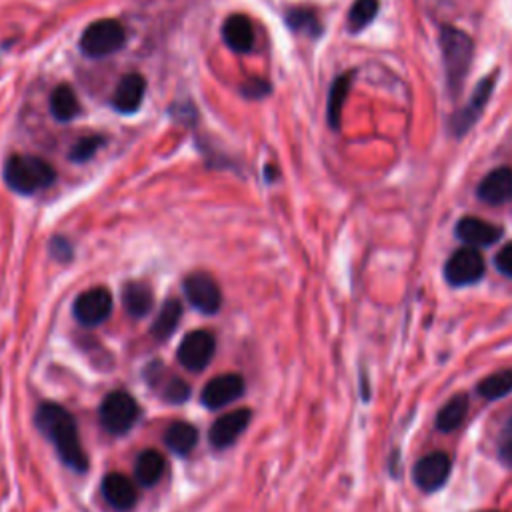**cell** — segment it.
I'll return each instance as SVG.
<instances>
[{"instance_id":"cell-1","label":"cell","mask_w":512,"mask_h":512,"mask_svg":"<svg viewBox=\"0 0 512 512\" xmlns=\"http://www.w3.org/2000/svg\"><path fill=\"white\" fill-rule=\"evenodd\" d=\"M38 430L54 444L60 460L74 472L88 470V456L82 448L74 416L60 404L42 402L36 408Z\"/></svg>"},{"instance_id":"cell-2","label":"cell","mask_w":512,"mask_h":512,"mask_svg":"<svg viewBox=\"0 0 512 512\" xmlns=\"http://www.w3.org/2000/svg\"><path fill=\"white\" fill-rule=\"evenodd\" d=\"M440 48H442L446 80H448L450 92L456 96L462 82L466 80L472 54H474V44L466 32L450 24H444L440 30Z\"/></svg>"},{"instance_id":"cell-3","label":"cell","mask_w":512,"mask_h":512,"mask_svg":"<svg viewBox=\"0 0 512 512\" xmlns=\"http://www.w3.org/2000/svg\"><path fill=\"white\" fill-rule=\"evenodd\" d=\"M56 178L54 168L38 156L14 154L4 164V182L18 194H34L50 186Z\"/></svg>"},{"instance_id":"cell-4","label":"cell","mask_w":512,"mask_h":512,"mask_svg":"<svg viewBox=\"0 0 512 512\" xmlns=\"http://www.w3.org/2000/svg\"><path fill=\"white\" fill-rule=\"evenodd\" d=\"M138 416L140 406L126 390L108 392L100 404V422L114 436L126 434L138 422Z\"/></svg>"},{"instance_id":"cell-5","label":"cell","mask_w":512,"mask_h":512,"mask_svg":"<svg viewBox=\"0 0 512 512\" xmlns=\"http://www.w3.org/2000/svg\"><path fill=\"white\" fill-rule=\"evenodd\" d=\"M126 42V30L118 20L104 18L92 22L80 36V50L90 58H104L120 50Z\"/></svg>"},{"instance_id":"cell-6","label":"cell","mask_w":512,"mask_h":512,"mask_svg":"<svg viewBox=\"0 0 512 512\" xmlns=\"http://www.w3.org/2000/svg\"><path fill=\"white\" fill-rule=\"evenodd\" d=\"M486 264L476 248L464 246L450 254L444 266V278L450 286H468L484 276Z\"/></svg>"},{"instance_id":"cell-7","label":"cell","mask_w":512,"mask_h":512,"mask_svg":"<svg viewBox=\"0 0 512 512\" xmlns=\"http://www.w3.org/2000/svg\"><path fill=\"white\" fill-rule=\"evenodd\" d=\"M186 300L202 314H216L222 306V290L208 272H192L182 282Z\"/></svg>"},{"instance_id":"cell-8","label":"cell","mask_w":512,"mask_h":512,"mask_svg":"<svg viewBox=\"0 0 512 512\" xmlns=\"http://www.w3.org/2000/svg\"><path fill=\"white\" fill-rule=\"evenodd\" d=\"M112 308H114V300L110 290L104 286H96L78 294V298L72 304V314L82 326L90 328L106 322L108 316L112 314Z\"/></svg>"},{"instance_id":"cell-9","label":"cell","mask_w":512,"mask_h":512,"mask_svg":"<svg viewBox=\"0 0 512 512\" xmlns=\"http://www.w3.org/2000/svg\"><path fill=\"white\" fill-rule=\"evenodd\" d=\"M214 350H216V340L208 330H192L178 344L176 358L186 370L200 372L210 364Z\"/></svg>"},{"instance_id":"cell-10","label":"cell","mask_w":512,"mask_h":512,"mask_svg":"<svg viewBox=\"0 0 512 512\" xmlns=\"http://www.w3.org/2000/svg\"><path fill=\"white\" fill-rule=\"evenodd\" d=\"M452 470V460L446 452L436 450L430 454H424L412 470V478L414 484L424 490V492H436L438 488H442L450 476Z\"/></svg>"},{"instance_id":"cell-11","label":"cell","mask_w":512,"mask_h":512,"mask_svg":"<svg viewBox=\"0 0 512 512\" xmlns=\"http://www.w3.org/2000/svg\"><path fill=\"white\" fill-rule=\"evenodd\" d=\"M252 412L248 408H236L216 418L208 430V442L216 450H224L234 444L250 424Z\"/></svg>"},{"instance_id":"cell-12","label":"cell","mask_w":512,"mask_h":512,"mask_svg":"<svg viewBox=\"0 0 512 512\" xmlns=\"http://www.w3.org/2000/svg\"><path fill=\"white\" fill-rule=\"evenodd\" d=\"M494 80H496V74H494V72L488 74L486 78H482V80L478 82V86L474 88V92H472L468 104H464V106L452 116L450 126H452V132H454L456 136L466 134V132L474 126V122L480 118V114H482V110H484V106H486V102H488V98H490V94H492Z\"/></svg>"},{"instance_id":"cell-13","label":"cell","mask_w":512,"mask_h":512,"mask_svg":"<svg viewBox=\"0 0 512 512\" xmlns=\"http://www.w3.org/2000/svg\"><path fill=\"white\" fill-rule=\"evenodd\" d=\"M242 394H244V378L236 372H226L208 380V384L202 388L200 400L206 408L216 410L238 400Z\"/></svg>"},{"instance_id":"cell-14","label":"cell","mask_w":512,"mask_h":512,"mask_svg":"<svg viewBox=\"0 0 512 512\" xmlns=\"http://www.w3.org/2000/svg\"><path fill=\"white\" fill-rule=\"evenodd\" d=\"M102 496L118 512H128L134 508L138 500V492L134 482L120 474V472H110L102 478Z\"/></svg>"},{"instance_id":"cell-15","label":"cell","mask_w":512,"mask_h":512,"mask_svg":"<svg viewBox=\"0 0 512 512\" xmlns=\"http://www.w3.org/2000/svg\"><path fill=\"white\" fill-rule=\"evenodd\" d=\"M476 196L486 202V204H504L512 198V168L508 166H500L494 168L492 172H488L478 188H476Z\"/></svg>"},{"instance_id":"cell-16","label":"cell","mask_w":512,"mask_h":512,"mask_svg":"<svg viewBox=\"0 0 512 512\" xmlns=\"http://www.w3.org/2000/svg\"><path fill=\"white\" fill-rule=\"evenodd\" d=\"M146 378H148V384L150 388H156L158 394L166 400V402H172V404H180V402H186L188 396H190V384L174 374H166L162 364H152L146 368Z\"/></svg>"},{"instance_id":"cell-17","label":"cell","mask_w":512,"mask_h":512,"mask_svg":"<svg viewBox=\"0 0 512 512\" xmlns=\"http://www.w3.org/2000/svg\"><path fill=\"white\" fill-rule=\"evenodd\" d=\"M144 94H146L144 76L138 72H130L118 82V86L112 94V106H114V110H118L122 114H132L140 108Z\"/></svg>"},{"instance_id":"cell-18","label":"cell","mask_w":512,"mask_h":512,"mask_svg":"<svg viewBox=\"0 0 512 512\" xmlns=\"http://www.w3.org/2000/svg\"><path fill=\"white\" fill-rule=\"evenodd\" d=\"M456 236L470 248H484L502 236V228L474 216H464L456 224Z\"/></svg>"},{"instance_id":"cell-19","label":"cell","mask_w":512,"mask_h":512,"mask_svg":"<svg viewBox=\"0 0 512 512\" xmlns=\"http://www.w3.org/2000/svg\"><path fill=\"white\" fill-rule=\"evenodd\" d=\"M222 38L226 46L238 54L254 48V26L246 14H232L222 24Z\"/></svg>"},{"instance_id":"cell-20","label":"cell","mask_w":512,"mask_h":512,"mask_svg":"<svg viewBox=\"0 0 512 512\" xmlns=\"http://www.w3.org/2000/svg\"><path fill=\"white\" fill-rule=\"evenodd\" d=\"M164 470H166V458L162 452L148 448L136 456L134 478L138 484L142 486L158 484V480L164 476Z\"/></svg>"},{"instance_id":"cell-21","label":"cell","mask_w":512,"mask_h":512,"mask_svg":"<svg viewBox=\"0 0 512 512\" xmlns=\"http://www.w3.org/2000/svg\"><path fill=\"white\" fill-rule=\"evenodd\" d=\"M124 310L134 318H144L154 304V294L144 282H128L122 288Z\"/></svg>"},{"instance_id":"cell-22","label":"cell","mask_w":512,"mask_h":512,"mask_svg":"<svg viewBox=\"0 0 512 512\" xmlns=\"http://www.w3.org/2000/svg\"><path fill=\"white\" fill-rule=\"evenodd\" d=\"M198 442V430L196 426H192L186 420H176L172 422L166 432H164V444L168 446V450H172L174 454H190L194 450Z\"/></svg>"},{"instance_id":"cell-23","label":"cell","mask_w":512,"mask_h":512,"mask_svg":"<svg viewBox=\"0 0 512 512\" xmlns=\"http://www.w3.org/2000/svg\"><path fill=\"white\" fill-rule=\"evenodd\" d=\"M50 114L58 122H70L80 114V102L72 86L60 84L50 94Z\"/></svg>"},{"instance_id":"cell-24","label":"cell","mask_w":512,"mask_h":512,"mask_svg":"<svg viewBox=\"0 0 512 512\" xmlns=\"http://www.w3.org/2000/svg\"><path fill=\"white\" fill-rule=\"evenodd\" d=\"M468 414V396L466 394H454L436 414V428L440 432H454L462 426L464 418Z\"/></svg>"},{"instance_id":"cell-25","label":"cell","mask_w":512,"mask_h":512,"mask_svg":"<svg viewBox=\"0 0 512 512\" xmlns=\"http://www.w3.org/2000/svg\"><path fill=\"white\" fill-rule=\"evenodd\" d=\"M180 316H182V304L178 300H166L164 306L160 308V312L156 314L154 318V324L150 328V334L156 338V340H166L174 334L178 322H180Z\"/></svg>"},{"instance_id":"cell-26","label":"cell","mask_w":512,"mask_h":512,"mask_svg":"<svg viewBox=\"0 0 512 512\" xmlns=\"http://www.w3.org/2000/svg\"><path fill=\"white\" fill-rule=\"evenodd\" d=\"M350 80L352 74H342L338 76L332 86H330V94H328V124L332 128H340V118H342V108H344V100L348 96V88H350Z\"/></svg>"},{"instance_id":"cell-27","label":"cell","mask_w":512,"mask_h":512,"mask_svg":"<svg viewBox=\"0 0 512 512\" xmlns=\"http://www.w3.org/2000/svg\"><path fill=\"white\" fill-rule=\"evenodd\" d=\"M512 392V368L488 374L478 382V394L486 400H498Z\"/></svg>"},{"instance_id":"cell-28","label":"cell","mask_w":512,"mask_h":512,"mask_svg":"<svg viewBox=\"0 0 512 512\" xmlns=\"http://www.w3.org/2000/svg\"><path fill=\"white\" fill-rule=\"evenodd\" d=\"M286 24L300 34H306L310 38H316L322 32L320 18L310 8H292L286 12Z\"/></svg>"},{"instance_id":"cell-29","label":"cell","mask_w":512,"mask_h":512,"mask_svg":"<svg viewBox=\"0 0 512 512\" xmlns=\"http://www.w3.org/2000/svg\"><path fill=\"white\" fill-rule=\"evenodd\" d=\"M378 14V0H354L348 12V28L360 32L366 28Z\"/></svg>"},{"instance_id":"cell-30","label":"cell","mask_w":512,"mask_h":512,"mask_svg":"<svg viewBox=\"0 0 512 512\" xmlns=\"http://www.w3.org/2000/svg\"><path fill=\"white\" fill-rule=\"evenodd\" d=\"M104 144V138L100 136H84L70 148V158L74 162H86L94 156V152Z\"/></svg>"},{"instance_id":"cell-31","label":"cell","mask_w":512,"mask_h":512,"mask_svg":"<svg viewBox=\"0 0 512 512\" xmlns=\"http://www.w3.org/2000/svg\"><path fill=\"white\" fill-rule=\"evenodd\" d=\"M496 448H498L500 462L506 464V466H512V416L502 426L498 442H496Z\"/></svg>"},{"instance_id":"cell-32","label":"cell","mask_w":512,"mask_h":512,"mask_svg":"<svg viewBox=\"0 0 512 512\" xmlns=\"http://www.w3.org/2000/svg\"><path fill=\"white\" fill-rule=\"evenodd\" d=\"M494 266L504 274L512 278V242L504 244L498 254L494 256Z\"/></svg>"},{"instance_id":"cell-33","label":"cell","mask_w":512,"mask_h":512,"mask_svg":"<svg viewBox=\"0 0 512 512\" xmlns=\"http://www.w3.org/2000/svg\"><path fill=\"white\" fill-rule=\"evenodd\" d=\"M50 252H52V256H54L56 260H60V262H68V260L72 258V246H70V242H68L66 238H62V236L52 238V242H50Z\"/></svg>"},{"instance_id":"cell-34","label":"cell","mask_w":512,"mask_h":512,"mask_svg":"<svg viewBox=\"0 0 512 512\" xmlns=\"http://www.w3.org/2000/svg\"><path fill=\"white\" fill-rule=\"evenodd\" d=\"M268 90H270V86L260 78H254V80H248L246 84H242V92L248 98H262L264 94H268Z\"/></svg>"},{"instance_id":"cell-35","label":"cell","mask_w":512,"mask_h":512,"mask_svg":"<svg viewBox=\"0 0 512 512\" xmlns=\"http://www.w3.org/2000/svg\"><path fill=\"white\" fill-rule=\"evenodd\" d=\"M480 512H500V510H480Z\"/></svg>"}]
</instances>
